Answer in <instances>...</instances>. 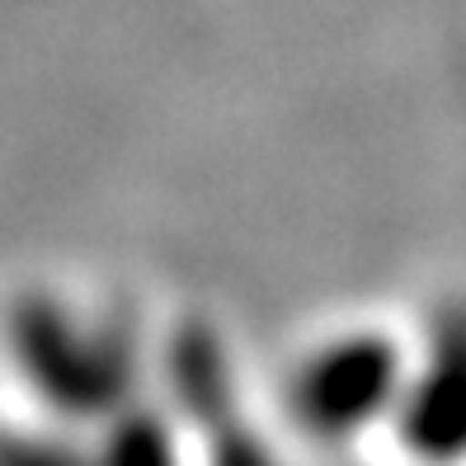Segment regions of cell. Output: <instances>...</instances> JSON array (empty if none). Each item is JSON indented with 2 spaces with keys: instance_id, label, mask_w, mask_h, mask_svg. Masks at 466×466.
<instances>
[{
  "instance_id": "obj_1",
  "label": "cell",
  "mask_w": 466,
  "mask_h": 466,
  "mask_svg": "<svg viewBox=\"0 0 466 466\" xmlns=\"http://www.w3.org/2000/svg\"><path fill=\"white\" fill-rule=\"evenodd\" d=\"M5 359L24 410L90 429L137 400V344L127 325L80 297L38 288L19 297L0 325Z\"/></svg>"
},
{
  "instance_id": "obj_2",
  "label": "cell",
  "mask_w": 466,
  "mask_h": 466,
  "mask_svg": "<svg viewBox=\"0 0 466 466\" xmlns=\"http://www.w3.org/2000/svg\"><path fill=\"white\" fill-rule=\"evenodd\" d=\"M396 353L377 330L353 339H335L311 353V363L292 377V415L311 433L349 438L381 415V405H396Z\"/></svg>"
},
{
  "instance_id": "obj_3",
  "label": "cell",
  "mask_w": 466,
  "mask_h": 466,
  "mask_svg": "<svg viewBox=\"0 0 466 466\" xmlns=\"http://www.w3.org/2000/svg\"><path fill=\"white\" fill-rule=\"evenodd\" d=\"M86 433H90V466H184V448L170 433L166 415L142 400H127Z\"/></svg>"
},
{
  "instance_id": "obj_4",
  "label": "cell",
  "mask_w": 466,
  "mask_h": 466,
  "mask_svg": "<svg viewBox=\"0 0 466 466\" xmlns=\"http://www.w3.org/2000/svg\"><path fill=\"white\" fill-rule=\"evenodd\" d=\"M0 466H90V433L38 410L0 420Z\"/></svg>"
}]
</instances>
